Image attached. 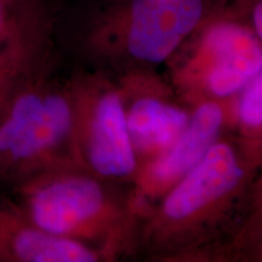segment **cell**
<instances>
[{
    "label": "cell",
    "mask_w": 262,
    "mask_h": 262,
    "mask_svg": "<svg viewBox=\"0 0 262 262\" xmlns=\"http://www.w3.org/2000/svg\"><path fill=\"white\" fill-rule=\"evenodd\" d=\"M70 126L71 111L63 98L25 94L0 125V153L32 159L56 145Z\"/></svg>",
    "instance_id": "cell-2"
},
{
    "label": "cell",
    "mask_w": 262,
    "mask_h": 262,
    "mask_svg": "<svg viewBox=\"0 0 262 262\" xmlns=\"http://www.w3.org/2000/svg\"><path fill=\"white\" fill-rule=\"evenodd\" d=\"M8 2V0H0V3H6Z\"/></svg>",
    "instance_id": "cell-12"
},
{
    "label": "cell",
    "mask_w": 262,
    "mask_h": 262,
    "mask_svg": "<svg viewBox=\"0 0 262 262\" xmlns=\"http://www.w3.org/2000/svg\"><path fill=\"white\" fill-rule=\"evenodd\" d=\"M4 5H5V3H0V39L3 38L4 32L8 29V21H6Z\"/></svg>",
    "instance_id": "cell-11"
},
{
    "label": "cell",
    "mask_w": 262,
    "mask_h": 262,
    "mask_svg": "<svg viewBox=\"0 0 262 262\" xmlns=\"http://www.w3.org/2000/svg\"><path fill=\"white\" fill-rule=\"evenodd\" d=\"M205 48L216 58L210 88L225 96L243 88L260 73L262 55L257 35L242 26L220 24L206 33Z\"/></svg>",
    "instance_id": "cell-3"
},
{
    "label": "cell",
    "mask_w": 262,
    "mask_h": 262,
    "mask_svg": "<svg viewBox=\"0 0 262 262\" xmlns=\"http://www.w3.org/2000/svg\"><path fill=\"white\" fill-rule=\"evenodd\" d=\"M29 205L35 227L63 234L100 210L102 193L89 180H64L38 189Z\"/></svg>",
    "instance_id": "cell-4"
},
{
    "label": "cell",
    "mask_w": 262,
    "mask_h": 262,
    "mask_svg": "<svg viewBox=\"0 0 262 262\" xmlns=\"http://www.w3.org/2000/svg\"><path fill=\"white\" fill-rule=\"evenodd\" d=\"M203 0H131L125 18L126 48L147 62L165 60L196 27Z\"/></svg>",
    "instance_id": "cell-1"
},
{
    "label": "cell",
    "mask_w": 262,
    "mask_h": 262,
    "mask_svg": "<svg viewBox=\"0 0 262 262\" xmlns=\"http://www.w3.org/2000/svg\"><path fill=\"white\" fill-rule=\"evenodd\" d=\"M241 176V168L231 148L225 145L212 146L169 195L165 212L172 219L186 217L233 188Z\"/></svg>",
    "instance_id": "cell-5"
},
{
    "label": "cell",
    "mask_w": 262,
    "mask_h": 262,
    "mask_svg": "<svg viewBox=\"0 0 262 262\" xmlns=\"http://www.w3.org/2000/svg\"><path fill=\"white\" fill-rule=\"evenodd\" d=\"M241 116L248 125H260L262 120V79L255 75L245 90L241 103Z\"/></svg>",
    "instance_id": "cell-10"
},
{
    "label": "cell",
    "mask_w": 262,
    "mask_h": 262,
    "mask_svg": "<svg viewBox=\"0 0 262 262\" xmlns=\"http://www.w3.org/2000/svg\"><path fill=\"white\" fill-rule=\"evenodd\" d=\"M126 125L137 148L158 150L173 145L187 125V116L159 101L141 100L130 111Z\"/></svg>",
    "instance_id": "cell-8"
},
{
    "label": "cell",
    "mask_w": 262,
    "mask_h": 262,
    "mask_svg": "<svg viewBox=\"0 0 262 262\" xmlns=\"http://www.w3.org/2000/svg\"><path fill=\"white\" fill-rule=\"evenodd\" d=\"M11 250L19 260L31 262H88L95 258L81 245L38 227L22 228L12 235Z\"/></svg>",
    "instance_id": "cell-9"
},
{
    "label": "cell",
    "mask_w": 262,
    "mask_h": 262,
    "mask_svg": "<svg viewBox=\"0 0 262 262\" xmlns=\"http://www.w3.org/2000/svg\"><path fill=\"white\" fill-rule=\"evenodd\" d=\"M91 163L108 176H123L135 165L130 135L119 98L107 95L98 104L90 142Z\"/></svg>",
    "instance_id": "cell-6"
},
{
    "label": "cell",
    "mask_w": 262,
    "mask_h": 262,
    "mask_svg": "<svg viewBox=\"0 0 262 262\" xmlns=\"http://www.w3.org/2000/svg\"><path fill=\"white\" fill-rule=\"evenodd\" d=\"M221 110L214 103H206L196 111L187 129L183 130L168 155L153 166L158 180H173L188 172L206 155L221 125Z\"/></svg>",
    "instance_id": "cell-7"
}]
</instances>
